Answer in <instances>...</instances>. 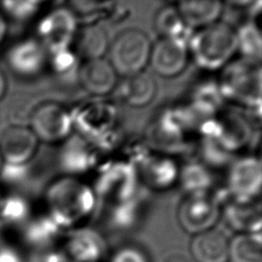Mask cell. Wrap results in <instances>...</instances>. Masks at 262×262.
<instances>
[{
  "label": "cell",
  "instance_id": "44dd1931",
  "mask_svg": "<svg viewBox=\"0 0 262 262\" xmlns=\"http://www.w3.org/2000/svg\"><path fill=\"white\" fill-rule=\"evenodd\" d=\"M175 6L184 24L192 31L217 23L224 10V4L217 0H184Z\"/></svg>",
  "mask_w": 262,
  "mask_h": 262
},
{
  "label": "cell",
  "instance_id": "d6986e66",
  "mask_svg": "<svg viewBox=\"0 0 262 262\" xmlns=\"http://www.w3.org/2000/svg\"><path fill=\"white\" fill-rule=\"evenodd\" d=\"M7 61L15 74L32 77L40 74L48 63V53L37 39H26L10 48Z\"/></svg>",
  "mask_w": 262,
  "mask_h": 262
},
{
  "label": "cell",
  "instance_id": "f546056e",
  "mask_svg": "<svg viewBox=\"0 0 262 262\" xmlns=\"http://www.w3.org/2000/svg\"><path fill=\"white\" fill-rule=\"evenodd\" d=\"M143 191L137 196L122 203L107 206V216L110 223L117 229H129L134 226L142 213L144 205Z\"/></svg>",
  "mask_w": 262,
  "mask_h": 262
},
{
  "label": "cell",
  "instance_id": "30bf717a",
  "mask_svg": "<svg viewBox=\"0 0 262 262\" xmlns=\"http://www.w3.org/2000/svg\"><path fill=\"white\" fill-rule=\"evenodd\" d=\"M262 183L261 161L256 156L242 155L226 168L222 188L225 200L248 202L260 199Z\"/></svg>",
  "mask_w": 262,
  "mask_h": 262
},
{
  "label": "cell",
  "instance_id": "ab89813d",
  "mask_svg": "<svg viewBox=\"0 0 262 262\" xmlns=\"http://www.w3.org/2000/svg\"><path fill=\"white\" fill-rule=\"evenodd\" d=\"M5 91H6V80H5V77L2 74V72L0 71V99L4 95Z\"/></svg>",
  "mask_w": 262,
  "mask_h": 262
},
{
  "label": "cell",
  "instance_id": "8992f818",
  "mask_svg": "<svg viewBox=\"0 0 262 262\" xmlns=\"http://www.w3.org/2000/svg\"><path fill=\"white\" fill-rule=\"evenodd\" d=\"M188 53L198 68L205 71L221 70L236 53L235 27L218 20L193 31L188 42Z\"/></svg>",
  "mask_w": 262,
  "mask_h": 262
},
{
  "label": "cell",
  "instance_id": "d4e9b609",
  "mask_svg": "<svg viewBox=\"0 0 262 262\" xmlns=\"http://www.w3.org/2000/svg\"><path fill=\"white\" fill-rule=\"evenodd\" d=\"M157 93L154 77L144 72L126 77L118 89L121 100L132 107H144L149 104Z\"/></svg>",
  "mask_w": 262,
  "mask_h": 262
},
{
  "label": "cell",
  "instance_id": "9a60e30c",
  "mask_svg": "<svg viewBox=\"0 0 262 262\" xmlns=\"http://www.w3.org/2000/svg\"><path fill=\"white\" fill-rule=\"evenodd\" d=\"M188 60V45L184 43L160 38L155 44H151L148 64L161 77L179 76L185 70Z\"/></svg>",
  "mask_w": 262,
  "mask_h": 262
},
{
  "label": "cell",
  "instance_id": "3957f363",
  "mask_svg": "<svg viewBox=\"0 0 262 262\" xmlns=\"http://www.w3.org/2000/svg\"><path fill=\"white\" fill-rule=\"evenodd\" d=\"M74 132L93 142L104 155L115 151L123 141L118 106L104 97L83 101L71 110Z\"/></svg>",
  "mask_w": 262,
  "mask_h": 262
},
{
  "label": "cell",
  "instance_id": "8d00e7d4",
  "mask_svg": "<svg viewBox=\"0 0 262 262\" xmlns=\"http://www.w3.org/2000/svg\"><path fill=\"white\" fill-rule=\"evenodd\" d=\"M29 172V165H17L3 163L0 169V177L7 183H18L24 181Z\"/></svg>",
  "mask_w": 262,
  "mask_h": 262
},
{
  "label": "cell",
  "instance_id": "5b68a950",
  "mask_svg": "<svg viewBox=\"0 0 262 262\" xmlns=\"http://www.w3.org/2000/svg\"><path fill=\"white\" fill-rule=\"evenodd\" d=\"M198 139L208 142L234 160L253 141L254 126L247 114L224 106L201 125Z\"/></svg>",
  "mask_w": 262,
  "mask_h": 262
},
{
  "label": "cell",
  "instance_id": "e575fe53",
  "mask_svg": "<svg viewBox=\"0 0 262 262\" xmlns=\"http://www.w3.org/2000/svg\"><path fill=\"white\" fill-rule=\"evenodd\" d=\"M39 1H3L1 7L3 11L12 19L17 21H26L32 18L40 9Z\"/></svg>",
  "mask_w": 262,
  "mask_h": 262
},
{
  "label": "cell",
  "instance_id": "7a4b0ae2",
  "mask_svg": "<svg viewBox=\"0 0 262 262\" xmlns=\"http://www.w3.org/2000/svg\"><path fill=\"white\" fill-rule=\"evenodd\" d=\"M202 124L182 101L160 110L147 124L143 139L152 150L175 157L195 145Z\"/></svg>",
  "mask_w": 262,
  "mask_h": 262
},
{
  "label": "cell",
  "instance_id": "4316f807",
  "mask_svg": "<svg viewBox=\"0 0 262 262\" xmlns=\"http://www.w3.org/2000/svg\"><path fill=\"white\" fill-rule=\"evenodd\" d=\"M154 28L160 38L171 39L186 45H188L193 33V31L184 24L175 5H165L157 11Z\"/></svg>",
  "mask_w": 262,
  "mask_h": 262
},
{
  "label": "cell",
  "instance_id": "f1b7e54d",
  "mask_svg": "<svg viewBox=\"0 0 262 262\" xmlns=\"http://www.w3.org/2000/svg\"><path fill=\"white\" fill-rule=\"evenodd\" d=\"M229 262H262V235L236 233L228 243Z\"/></svg>",
  "mask_w": 262,
  "mask_h": 262
},
{
  "label": "cell",
  "instance_id": "6da1fadb",
  "mask_svg": "<svg viewBox=\"0 0 262 262\" xmlns=\"http://www.w3.org/2000/svg\"><path fill=\"white\" fill-rule=\"evenodd\" d=\"M47 215L60 229H80L94 214L98 201L91 184L79 177L63 175L45 190Z\"/></svg>",
  "mask_w": 262,
  "mask_h": 262
},
{
  "label": "cell",
  "instance_id": "4dcf8cb0",
  "mask_svg": "<svg viewBox=\"0 0 262 262\" xmlns=\"http://www.w3.org/2000/svg\"><path fill=\"white\" fill-rule=\"evenodd\" d=\"M114 4L105 1H73L68 7L74 13L78 24L82 21L85 26L97 24L101 18L112 14Z\"/></svg>",
  "mask_w": 262,
  "mask_h": 262
},
{
  "label": "cell",
  "instance_id": "ba28073f",
  "mask_svg": "<svg viewBox=\"0 0 262 262\" xmlns=\"http://www.w3.org/2000/svg\"><path fill=\"white\" fill-rule=\"evenodd\" d=\"M151 42L138 29H127L119 33L108 46V62L117 75L124 78L144 72L148 64Z\"/></svg>",
  "mask_w": 262,
  "mask_h": 262
},
{
  "label": "cell",
  "instance_id": "cb8c5ba5",
  "mask_svg": "<svg viewBox=\"0 0 262 262\" xmlns=\"http://www.w3.org/2000/svg\"><path fill=\"white\" fill-rule=\"evenodd\" d=\"M108 38L105 30L98 24L85 25L78 29L72 49L82 61L102 58L108 49Z\"/></svg>",
  "mask_w": 262,
  "mask_h": 262
},
{
  "label": "cell",
  "instance_id": "ffe728a7",
  "mask_svg": "<svg viewBox=\"0 0 262 262\" xmlns=\"http://www.w3.org/2000/svg\"><path fill=\"white\" fill-rule=\"evenodd\" d=\"M228 243L226 234L217 228L193 235L189 245L192 261L227 262Z\"/></svg>",
  "mask_w": 262,
  "mask_h": 262
},
{
  "label": "cell",
  "instance_id": "9c48e42d",
  "mask_svg": "<svg viewBox=\"0 0 262 262\" xmlns=\"http://www.w3.org/2000/svg\"><path fill=\"white\" fill-rule=\"evenodd\" d=\"M222 196L219 189L211 192L185 194L179 202L176 217L180 227L192 235L215 228L221 218Z\"/></svg>",
  "mask_w": 262,
  "mask_h": 262
},
{
  "label": "cell",
  "instance_id": "484cf974",
  "mask_svg": "<svg viewBox=\"0 0 262 262\" xmlns=\"http://www.w3.org/2000/svg\"><path fill=\"white\" fill-rule=\"evenodd\" d=\"M178 184L186 194L216 190L214 171L198 159H192L180 165Z\"/></svg>",
  "mask_w": 262,
  "mask_h": 262
},
{
  "label": "cell",
  "instance_id": "7402d4cb",
  "mask_svg": "<svg viewBox=\"0 0 262 262\" xmlns=\"http://www.w3.org/2000/svg\"><path fill=\"white\" fill-rule=\"evenodd\" d=\"M104 241L94 230L80 228L67 239L66 254L73 262H97L104 252Z\"/></svg>",
  "mask_w": 262,
  "mask_h": 262
},
{
  "label": "cell",
  "instance_id": "d6a6232c",
  "mask_svg": "<svg viewBox=\"0 0 262 262\" xmlns=\"http://www.w3.org/2000/svg\"><path fill=\"white\" fill-rule=\"evenodd\" d=\"M48 63L58 77L64 80H72L77 79L81 60L74 50L69 48L49 54Z\"/></svg>",
  "mask_w": 262,
  "mask_h": 262
},
{
  "label": "cell",
  "instance_id": "ac0fdd59",
  "mask_svg": "<svg viewBox=\"0 0 262 262\" xmlns=\"http://www.w3.org/2000/svg\"><path fill=\"white\" fill-rule=\"evenodd\" d=\"M221 218L237 233L261 232L262 211L260 199L248 202L225 200L222 204Z\"/></svg>",
  "mask_w": 262,
  "mask_h": 262
},
{
  "label": "cell",
  "instance_id": "7c38bea8",
  "mask_svg": "<svg viewBox=\"0 0 262 262\" xmlns=\"http://www.w3.org/2000/svg\"><path fill=\"white\" fill-rule=\"evenodd\" d=\"M104 160V154L93 142L75 132L61 143L58 152L60 170L64 175L79 178L95 172Z\"/></svg>",
  "mask_w": 262,
  "mask_h": 262
},
{
  "label": "cell",
  "instance_id": "4fadbf2b",
  "mask_svg": "<svg viewBox=\"0 0 262 262\" xmlns=\"http://www.w3.org/2000/svg\"><path fill=\"white\" fill-rule=\"evenodd\" d=\"M30 129L39 141L62 143L74 132L71 110L58 102H44L32 113Z\"/></svg>",
  "mask_w": 262,
  "mask_h": 262
},
{
  "label": "cell",
  "instance_id": "5bb4252c",
  "mask_svg": "<svg viewBox=\"0 0 262 262\" xmlns=\"http://www.w3.org/2000/svg\"><path fill=\"white\" fill-rule=\"evenodd\" d=\"M136 170L143 188L164 191L178 183L180 164L174 156L151 149Z\"/></svg>",
  "mask_w": 262,
  "mask_h": 262
},
{
  "label": "cell",
  "instance_id": "d590c367",
  "mask_svg": "<svg viewBox=\"0 0 262 262\" xmlns=\"http://www.w3.org/2000/svg\"><path fill=\"white\" fill-rule=\"evenodd\" d=\"M111 262H149L147 255L139 247L123 246L111 258Z\"/></svg>",
  "mask_w": 262,
  "mask_h": 262
},
{
  "label": "cell",
  "instance_id": "603a6c76",
  "mask_svg": "<svg viewBox=\"0 0 262 262\" xmlns=\"http://www.w3.org/2000/svg\"><path fill=\"white\" fill-rule=\"evenodd\" d=\"M184 102L202 123L216 115L225 105L217 82L214 80L196 84Z\"/></svg>",
  "mask_w": 262,
  "mask_h": 262
},
{
  "label": "cell",
  "instance_id": "74e56055",
  "mask_svg": "<svg viewBox=\"0 0 262 262\" xmlns=\"http://www.w3.org/2000/svg\"><path fill=\"white\" fill-rule=\"evenodd\" d=\"M164 262H193L191 258L183 253H174L170 254Z\"/></svg>",
  "mask_w": 262,
  "mask_h": 262
},
{
  "label": "cell",
  "instance_id": "8fae6325",
  "mask_svg": "<svg viewBox=\"0 0 262 262\" xmlns=\"http://www.w3.org/2000/svg\"><path fill=\"white\" fill-rule=\"evenodd\" d=\"M78 25L77 18L68 6L53 8L40 19L37 26V40L48 55L72 48Z\"/></svg>",
  "mask_w": 262,
  "mask_h": 262
},
{
  "label": "cell",
  "instance_id": "277c9868",
  "mask_svg": "<svg viewBox=\"0 0 262 262\" xmlns=\"http://www.w3.org/2000/svg\"><path fill=\"white\" fill-rule=\"evenodd\" d=\"M224 103L231 108L261 118V64L243 58L230 60L216 81Z\"/></svg>",
  "mask_w": 262,
  "mask_h": 262
},
{
  "label": "cell",
  "instance_id": "e0dca14e",
  "mask_svg": "<svg viewBox=\"0 0 262 262\" xmlns=\"http://www.w3.org/2000/svg\"><path fill=\"white\" fill-rule=\"evenodd\" d=\"M117 74L104 57L82 61L77 80L82 88L93 97H104L117 84Z\"/></svg>",
  "mask_w": 262,
  "mask_h": 262
},
{
  "label": "cell",
  "instance_id": "52a82bcc",
  "mask_svg": "<svg viewBox=\"0 0 262 262\" xmlns=\"http://www.w3.org/2000/svg\"><path fill=\"white\" fill-rule=\"evenodd\" d=\"M98 204L129 201L143 191L136 168L119 157L106 158L95 170L91 184Z\"/></svg>",
  "mask_w": 262,
  "mask_h": 262
},
{
  "label": "cell",
  "instance_id": "1f68e13d",
  "mask_svg": "<svg viewBox=\"0 0 262 262\" xmlns=\"http://www.w3.org/2000/svg\"><path fill=\"white\" fill-rule=\"evenodd\" d=\"M60 231L57 224L47 215L34 218L27 226V239L34 245H45L52 242Z\"/></svg>",
  "mask_w": 262,
  "mask_h": 262
},
{
  "label": "cell",
  "instance_id": "60d3db41",
  "mask_svg": "<svg viewBox=\"0 0 262 262\" xmlns=\"http://www.w3.org/2000/svg\"><path fill=\"white\" fill-rule=\"evenodd\" d=\"M2 165H3V159H2V157H1V154H0V169H1Z\"/></svg>",
  "mask_w": 262,
  "mask_h": 262
},
{
  "label": "cell",
  "instance_id": "836d02e7",
  "mask_svg": "<svg viewBox=\"0 0 262 262\" xmlns=\"http://www.w3.org/2000/svg\"><path fill=\"white\" fill-rule=\"evenodd\" d=\"M30 207L27 201L19 195H9L0 199V219L6 223L17 224L28 219Z\"/></svg>",
  "mask_w": 262,
  "mask_h": 262
},
{
  "label": "cell",
  "instance_id": "83f0119b",
  "mask_svg": "<svg viewBox=\"0 0 262 262\" xmlns=\"http://www.w3.org/2000/svg\"><path fill=\"white\" fill-rule=\"evenodd\" d=\"M236 52L239 58L261 64L262 36L255 20L247 19L235 28Z\"/></svg>",
  "mask_w": 262,
  "mask_h": 262
},
{
  "label": "cell",
  "instance_id": "f35d334b",
  "mask_svg": "<svg viewBox=\"0 0 262 262\" xmlns=\"http://www.w3.org/2000/svg\"><path fill=\"white\" fill-rule=\"evenodd\" d=\"M5 34H6V21L0 12V43L2 42Z\"/></svg>",
  "mask_w": 262,
  "mask_h": 262
},
{
  "label": "cell",
  "instance_id": "2e32d148",
  "mask_svg": "<svg viewBox=\"0 0 262 262\" xmlns=\"http://www.w3.org/2000/svg\"><path fill=\"white\" fill-rule=\"evenodd\" d=\"M39 140L25 126H10L0 134V154L3 163L29 165L38 149Z\"/></svg>",
  "mask_w": 262,
  "mask_h": 262
}]
</instances>
